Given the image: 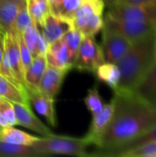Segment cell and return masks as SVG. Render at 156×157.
<instances>
[{"mask_svg":"<svg viewBox=\"0 0 156 157\" xmlns=\"http://www.w3.org/2000/svg\"><path fill=\"white\" fill-rule=\"evenodd\" d=\"M111 121L97 147V155L113 156L156 125V109L141 101L132 93L114 92Z\"/></svg>","mask_w":156,"mask_h":157,"instance_id":"6da1fadb","label":"cell"},{"mask_svg":"<svg viewBox=\"0 0 156 157\" xmlns=\"http://www.w3.org/2000/svg\"><path fill=\"white\" fill-rule=\"evenodd\" d=\"M155 32L132 42L130 50L117 63L120 72V80L114 92L132 93L136 85L155 62Z\"/></svg>","mask_w":156,"mask_h":157,"instance_id":"7a4b0ae2","label":"cell"},{"mask_svg":"<svg viewBox=\"0 0 156 157\" xmlns=\"http://www.w3.org/2000/svg\"><path fill=\"white\" fill-rule=\"evenodd\" d=\"M91 145L85 138H73L67 136H58L50 134L39 139L31 145L37 152L44 156L51 155H65L72 156H90L87 153V147Z\"/></svg>","mask_w":156,"mask_h":157,"instance_id":"3957f363","label":"cell"},{"mask_svg":"<svg viewBox=\"0 0 156 157\" xmlns=\"http://www.w3.org/2000/svg\"><path fill=\"white\" fill-rule=\"evenodd\" d=\"M104 8L103 0H85L71 22L72 28L83 36H96L104 25Z\"/></svg>","mask_w":156,"mask_h":157,"instance_id":"277c9868","label":"cell"},{"mask_svg":"<svg viewBox=\"0 0 156 157\" xmlns=\"http://www.w3.org/2000/svg\"><path fill=\"white\" fill-rule=\"evenodd\" d=\"M102 52L105 62L117 63L130 50L132 42L116 28L104 20L102 28Z\"/></svg>","mask_w":156,"mask_h":157,"instance_id":"5b68a950","label":"cell"},{"mask_svg":"<svg viewBox=\"0 0 156 157\" xmlns=\"http://www.w3.org/2000/svg\"><path fill=\"white\" fill-rule=\"evenodd\" d=\"M106 16L116 20L147 22L156 25V5L139 6L120 3L108 6Z\"/></svg>","mask_w":156,"mask_h":157,"instance_id":"8992f818","label":"cell"},{"mask_svg":"<svg viewBox=\"0 0 156 157\" xmlns=\"http://www.w3.org/2000/svg\"><path fill=\"white\" fill-rule=\"evenodd\" d=\"M104 62L105 58L102 48L95 40V36H84L73 68L95 73L97 67Z\"/></svg>","mask_w":156,"mask_h":157,"instance_id":"52a82bcc","label":"cell"},{"mask_svg":"<svg viewBox=\"0 0 156 157\" xmlns=\"http://www.w3.org/2000/svg\"><path fill=\"white\" fill-rule=\"evenodd\" d=\"M104 20L116 28L131 42L143 39L156 31V25L153 23L116 20L109 18L107 16H105Z\"/></svg>","mask_w":156,"mask_h":157,"instance_id":"ba28073f","label":"cell"},{"mask_svg":"<svg viewBox=\"0 0 156 157\" xmlns=\"http://www.w3.org/2000/svg\"><path fill=\"white\" fill-rule=\"evenodd\" d=\"M114 99L112 98L108 103H105L102 110L92 116V122L90 125V129L88 133L86 136V139L89 142L90 144H94L97 146L101 136L106 132L108 127L113 112H114Z\"/></svg>","mask_w":156,"mask_h":157,"instance_id":"9c48e42d","label":"cell"},{"mask_svg":"<svg viewBox=\"0 0 156 157\" xmlns=\"http://www.w3.org/2000/svg\"><path fill=\"white\" fill-rule=\"evenodd\" d=\"M132 94L148 106L156 109V60L136 85Z\"/></svg>","mask_w":156,"mask_h":157,"instance_id":"30bf717a","label":"cell"},{"mask_svg":"<svg viewBox=\"0 0 156 157\" xmlns=\"http://www.w3.org/2000/svg\"><path fill=\"white\" fill-rule=\"evenodd\" d=\"M17 125L31 130L42 136L51 134V129L45 125L30 109L29 105L21 103H13Z\"/></svg>","mask_w":156,"mask_h":157,"instance_id":"8fae6325","label":"cell"},{"mask_svg":"<svg viewBox=\"0 0 156 157\" xmlns=\"http://www.w3.org/2000/svg\"><path fill=\"white\" fill-rule=\"evenodd\" d=\"M5 52L15 77L22 86H24L27 88V85L24 78V71L22 68L20 58L18 35L16 32L5 34Z\"/></svg>","mask_w":156,"mask_h":157,"instance_id":"7c38bea8","label":"cell"},{"mask_svg":"<svg viewBox=\"0 0 156 157\" xmlns=\"http://www.w3.org/2000/svg\"><path fill=\"white\" fill-rule=\"evenodd\" d=\"M28 96L37 112L41 115L51 126L55 127L57 119L54 108V98L45 95L39 89L28 90Z\"/></svg>","mask_w":156,"mask_h":157,"instance_id":"4fadbf2b","label":"cell"},{"mask_svg":"<svg viewBox=\"0 0 156 157\" xmlns=\"http://www.w3.org/2000/svg\"><path fill=\"white\" fill-rule=\"evenodd\" d=\"M67 72L68 70L66 69H62L48 64L41 77L38 89L45 95L55 98V97L60 91V88Z\"/></svg>","mask_w":156,"mask_h":157,"instance_id":"5bb4252c","label":"cell"},{"mask_svg":"<svg viewBox=\"0 0 156 157\" xmlns=\"http://www.w3.org/2000/svg\"><path fill=\"white\" fill-rule=\"evenodd\" d=\"M38 27V26H37ZM42 33L44 39L51 44L60 39L70 29H72L71 22L61 18L51 13H50L45 18L43 24L40 27H38Z\"/></svg>","mask_w":156,"mask_h":157,"instance_id":"9a60e30c","label":"cell"},{"mask_svg":"<svg viewBox=\"0 0 156 157\" xmlns=\"http://www.w3.org/2000/svg\"><path fill=\"white\" fill-rule=\"evenodd\" d=\"M46 58L48 64L56 66L58 68L66 69L68 71L72 69L74 65L70 52L63 39L49 44Z\"/></svg>","mask_w":156,"mask_h":157,"instance_id":"2e32d148","label":"cell"},{"mask_svg":"<svg viewBox=\"0 0 156 157\" xmlns=\"http://www.w3.org/2000/svg\"><path fill=\"white\" fill-rule=\"evenodd\" d=\"M48 63L46 55H38L33 57L30 65L25 72V82L28 90L38 89L41 77L47 68Z\"/></svg>","mask_w":156,"mask_h":157,"instance_id":"e0dca14e","label":"cell"},{"mask_svg":"<svg viewBox=\"0 0 156 157\" xmlns=\"http://www.w3.org/2000/svg\"><path fill=\"white\" fill-rule=\"evenodd\" d=\"M0 98H6L12 103L29 105L28 92L21 89L0 74Z\"/></svg>","mask_w":156,"mask_h":157,"instance_id":"ac0fdd59","label":"cell"},{"mask_svg":"<svg viewBox=\"0 0 156 157\" xmlns=\"http://www.w3.org/2000/svg\"><path fill=\"white\" fill-rule=\"evenodd\" d=\"M19 5L9 0H0V30L6 33L15 32V21Z\"/></svg>","mask_w":156,"mask_h":157,"instance_id":"d6986e66","label":"cell"},{"mask_svg":"<svg viewBox=\"0 0 156 157\" xmlns=\"http://www.w3.org/2000/svg\"><path fill=\"white\" fill-rule=\"evenodd\" d=\"M39 137L27 133L23 131L14 128V126H5L0 127V141L13 144H22L31 146Z\"/></svg>","mask_w":156,"mask_h":157,"instance_id":"ffe728a7","label":"cell"},{"mask_svg":"<svg viewBox=\"0 0 156 157\" xmlns=\"http://www.w3.org/2000/svg\"><path fill=\"white\" fill-rule=\"evenodd\" d=\"M95 73L97 78L112 88L113 91L118 88L120 80V72L117 63L104 62L97 67Z\"/></svg>","mask_w":156,"mask_h":157,"instance_id":"44dd1931","label":"cell"},{"mask_svg":"<svg viewBox=\"0 0 156 157\" xmlns=\"http://www.w3.org/2000/svg\"><path fill=\"white\" fill-rule=\"evenodd\" d=\"M0 157H44V155L31 146L0 141Z\"/></svg>","mask_w":156,"mask_h":157,"instance_id":"7402d4cb","label":"cell"},{"mask_svg":"<svg viewBox=\"0 0 156 157\" xmlns=\"http://www.w3.org/2000/svg\"><path fill=\"white\" fill-rule=\"evenodd\" d=\"M27 8L32 21L40 27L51 13L48 0H27Z\"/></svg>","mask_w":156,"mask_h":157,"instance_id":"603a6c76","label":"cell"},{"mask_svg":"<svg viewBox=\"0 0 156 157\" xmlns=\"http://www.w3.org/2000/svg\"><path fill=\"white\" fill-rule=\"evenodd\" d=\"M114 156L156 157V141L146 142L117 153Z\"/></svg>","mask_w":156,"mask_h":157,"instance_id":"cb8c5ba5","label":"cell"},{"mask_svg":"<svg viewBox=\"0 0 156 157\" xmlns=\"http://www.w3.org/2000/svg\"><path fill=\"white\" fill-rule=\"evenodd\" d=\"M84 1L85 0H63L62 3L51 13L69 22H72L76 11Z\"/></svg>","mask_w":156,"mask_h":157,"instance_id":"d4e9b609","label":"cell"},{"mask_svg":"<svg viewBox=\"0 0 156 157\" xmlns=\"http://www.w3.org/2000/svg\"><path fill=\"white\" fill-rule=\"evenodd\" d=\"M84 101H85V104H86L87 109L92 114V116L99 113L105 105V102L103 101V99L98 92V88H97V85L94 86L93 87H91L90 89H88L87 95L85 98Z\"/></svg>","mask_w":156,"mask_h":157,"instance_id":"484cf974","label":"cell"},{"mask_svg":"<svg viewBox=\"0 0 156 157\" xmlns=\"http://www.w3.org/2000/svg\"><path fill=\"white\" fill-rule=\"evenodd\" d=\"M83 37L84 36L78 30L72 28L62 38L70 52V55H71V58H72V61L74 63V61H75V58L77 55V52H78V49H79V46H80Z\"/></svg>","mask_w":156,"mask_h":157,"instance_id":"4316f807","label":"cell"},{"mask_svg":"<svg viewBox=\"0 0 156 157\" xmlns=\"http://www.w3.org/2000/svg\"><path fill=\"white\" fill-rule=\"evenodd\" d=\"M39 34H40V29L33 21L27 27V29L22 33V38L27 47L30 51L32 57L36 56V48L39 39Z\"/></svg>","mask_w":156,"mask_h":157,"instance_id":"83f0119b","label":"cell"},{"mask_svg":"<svg viewBox=\"0 0 156 157\" xmlns=\"http://www.w3.org/2000/svg\"><path fill=\"white\" fill-rule=\"evenodd\" d=\"M32 22V19L29 14L27 8V1L19 5L18 11L15 21V32L18 35H22L27 27Z\"/></svg>","mask_w":156,"mask_h":157,"instance_id":"f1b7e54d","label":"cell"},{"mask_svg":"<svg viewBox=\"0 0 156 157\" xmlns=\"http://www.w3.org/2000/svg\"><path fill=\"white\" fill-rule=\"evenodd\" d=\"M0 113L4 116L10 126L17 125L13 103L3 98H0Z\"/></svg>","mask_w":156,"mask_h":157,"instance_id":"f546056e","label":"cell"},{"mask_svg":"<svg viewBox=\"0 0 156 157\" xmlns=\"http://www.w3.org/2000/svg\"><path fill=\"white\" fill-rule=\"evenodd\" d=\"M18 44H19V52H20V58H21L22 68H23L24 75H25V72L28 69V67L30 65L33 57L31 55L30 51L27 47L23 38H22V35H18Z\"/></svg>","mask_w":156,"mask_h":157,"instance_id":"4dcf8cb0","label":"cell"},{"mask_svg":"<svg viewBox=\"0 0 156 157\" xmlns=\"http://www.w3.org/2000/svg\"><path fill=\"white\" fill-rule=\"evenodd\" d=\"M122 3L139 5V6H150V5H156V0H123Z\"/></svg>","mask_w":156,"mask_h":157,"instance_id":"1f68e13d","label":"cell"},{"mask_svg":"<svg viewBox=\"0 0 156 157\" xmlns=\"http://www.w3.org/2000/svg\"><path fill=\"white\" fill-rule=\"evenodd\" d=\"M5 53V33L0 30V64Z\"/></svg>","mask_w":156,"mask_h":157,"instance_id":"d6a6232c","label":"cell"},{"mask_svg":"<svg viewBox=\"0 0 156 157\" xmlns=\"http://www.w3.org/2000/svg\"><path fill=\"white\" fill-rule=\"evenodd\" d=\"M62 1H63V0H48L49 5H50V8H51V12L54 8H56V7L62 3Z\"/></svg>","mask_w":156,"mask_h":157,"instance_id":"836d02e7","label":"cell"},{"mask_svg":"<svg viewBox=\"0 0 156 157\" xmlns=\"http://www.w3.org/2000/svg\"><path fill=\"white\" fill-rule=\"evenodd\" d=\"M103 2L105 3V6H114V5L122 3L123 0H103Z\"/></svg>","mask_w":156,"mask_h":157,"instance_id":"e575fe53","label":"cell"},{"mask_svg":"<svg viewBox=\"0 0 156 157\" xmlns=\"http://www.w3.org/2000/svg\"><path fill=\"white\" fill-rule=\"evenodd\" d=\"M9 1L14 2V3H16V4H17V5H20V4H22V3H25L27 0H9Z\"/></svg>","mask_w":156,"mask_h":157,"instance_id":"d590c367","label":"cell"},{"mask_svg":"<svg viewBox=\"0 0 156 157\" xmlns=\"http://www.w3.org/2000/svg\"><path fill=\"white\" fill-rule=\"evenodd\" d=\"M154 55H155V60H156V32H155V40H154Z\"/></svg>","mask_w":156,"mask_h":157,"instance_id":"8d00e7d4","label":"cell"}]
</instances>
